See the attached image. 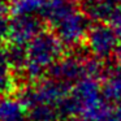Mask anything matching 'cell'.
<instances>
[{"instance_id":"1","label":"cell","mask_w":121,"mask_h":121,"mask_svg":"<svg viewBox=\"0 0 121 121\" xmlns=\"http://www.w3.org/2000/svg\"><path fill=\"white\" fill-rule=\"evenodd\" d=\"M63 43L55 33L44 31L37 35L27 44V64L24 74L30 81H40L44 73L60 60L63 53Z\"/></svg>"},{"instance_id":"2","label":"cell","mask_w":121,"mask_h":121,"mask_svg":"<svg viewBox=\"0 0 121 121\" xmlns=\"http://www.w3.org/2000/svg\"><path fill=\"white\" fill-rule=\"evenodd\" d=\"M90 21L87 14L78 8L77 11L69 13L63 20L53 25V33L60 39L65 47H77L86 39L87 33L90 30Z\"/></svg>"},{"instance_id":"3","label":"cell","mask_w":121,"mask_h":121,"mask_svg":"<svg viewBox=\"0 0 121 121\" xmlns=\"http://www.w3.org/2000/svg\"><path fill=\"white\" fill-rule=\"evenodd\" d=\"M120 42L117 31L105 22H98L90 27L86 37L87 50L100 60H108L115 55Z\"/></svg>"},{"instance_id":"4","label":"cell","mask_w":121,"mask_h":121,"mask_svg":"<svg viewBox=\"0 0 121 121\" xmlns=\"http://www.w3.org/2000/svg\"><path fill=\"white\" fill-rule=\"evenodd\" d=\"M46 21L40 14L13 16L9 20V42L29 44L39 33L43 31Z\"/></svg>"},{"instance_id":"5","label":"cell","mask_w":121,"mask_h":121,"mask_svg":"<svg viewBox=\"0 0 121 121\" xmlns=\"http://www.w3.org/2000/svg\"><path fill=\"white\" fill-rule=\"evenodd\" d=\"M86 57V55H72L60 59L50 68L48 76L51 78L74 86L83 78H87L86 65H85Z\"/></svg>"},{"instance_id":"6","label":"cell","mask_w":121,"mask_h":121,"mask_svg":"<svg viewBox=\"0 0 121 121\" xmlns=\"http://www.w3.org/2000/svg\"><path fill=\"white\" fill-rule=\"evenodd\" d=\"M78 9L77 0H46L40 16L51 26L56 25L69 13Z\"/></svg>"},{"instance_id":"7","label":"cell","mask_w":121,"mask_h":121,"mask_svg":"<svg viewBox=\"0 0 121 121\" xmlns=\"http://www.w3.org/2000/svg\"><path fill=\"white\" fill-rule=\"evenodd\" d=\"M79 5L91 21L105 22L118 7V0H81Z\"/></svg>"},{"instance_id":"8","label":"cell","mask_w":121,"mask_h":121,"mask_svg":"<svg viewBox=\"0 0 121 121\" xmlns=\"http://www.w3.org/2000/svg\"><path fill=\"white\" fill-rule=\"evenodd\" d=\"M0 121H29L27 109L20 98L0 96Z\"/></svg>"},{"instance_id":"9","label":"cell","mask_w":121,"mask_h":121,"mask_svg":"<svg viewBox=\"0 0 121 121\" xmlns=\"http://www.w3.org/2000/svg\"><path fill=\"white\" fill-rule=\"evenodd\" d=\"M7 57L12 69L17 72H24L27 64V44L12 43L5 48Z\"/></svg>"},{"instance_id":"10","label":"cell","mask_w":121,"mask_h":121,"mask_svg":"<svg viewBox=\"0 0 121 121\" xmlns=\"http://www.w3.org/2000/svg\"><path fill=\"white\" fill-rule=\"evenodd\" d=\"M29 121H63L59 108L51 104H37L27 109Z\"/></svg>"},{"instance_id":"11","label":"cell","mask_w":121,"mask_h":121,"mask_svg":"<svg viewBox=\"0 0 121 121\" xmlns=\"http://www.w3.org/2000/svg\"><path fill=\"white\" fill-rule=\"evenodd\" d=\"M46 0H12L9 11L13 16L40 14Z\"/></svg>"},{"instance_id":"12","label":"cell","mask_w":121,"mask_h":121,"mask_svg":"<svg viewBox=\"0 0 121 121\" xmlns=\"http://www.w3.org/2000/svg\"><path fill=\"white\" fill-rule=\"evenodd\" d=\"M11 65L7 57L5 48L0 46V96L7 95L13 89V78L11 74Z\"/></svg>"},{"instance_id":"13","label":"cell","mask_w":121,"mask_h":121,"mask_svg":"<svg viewBox=\"0 0 121 121\" xmlns=\"http://www.w3.org/2000/svg\"><path fill=\"white\" fill-rule=\"evenodd\" d=\"M108 22H109L111 26L117 31L118 37L121 38V5H118L117 8H116V11L113 12V14L111 16V18Z\"/></svg>"},{"instance_id":"14","label":"cell","mask_w":121,"mask_h":121,"mask_svg":"<svg viewBox=\"0 0 121 121\" xmlns=\"http://www.w3.org/2000/svg\"><path fill=\"white\" fill-rule=\"evenodd\" d=\"M9 37V20L7 17L0 18V42Z\"/></svg>"},{"instance_id":"15","label":"cell","mask_w":121,"mask_h":121,"mask_svg":"<svg viewBox=\"0 0 121 121\" xmlns=\"http://www.w3.org/2000/svg\"><path fill=\"white\" fill-rule=\"evenodd\" d=\"M9 8L7 7V4L4 3V0H0V18L3 17H7V13H8Z\"/></svg>"},{"instance_id":"16","label":"cell","mask_w":121,"mask_h":121,"mask_svg":"<svg viewBox=\"0 0 121 121\" xmlns=\"http://www.w3.org/2000/svg\"><path fill=\"white\" fill-rule=\"evenodd\" d=\"M115 56H116L118 63H121V38H120V42H118V44H117V48H116Z\"/></svg>"},{"instance_id":"17","label":"cell","mask_w":121,"mask_h":121,"mask_svg":"<svg viewBox=\"0 0 121 121\" xmlns=\"http://www.w3.org/2000/svg\"><path fill=\"white\" fill-rule=\"evenodd\" d=\"M65 121H89V120H87V118H85V117H82V116H73V117L66 118Z\"/></svg>"},{"instance_id":"18","label":"cell","mask_w":121,"mask_h":121,"mask_svg":"<svg viewBox=\"0 0 121 121\" xmlns=\"http://www.w3.org/2000/svg\"><path fill=\"white\" fill-rule=\"evenodd\" d=\"M115 116L118 118V121H121V105H118V108L115 111Z\"/></svg>"},{"instance_id":"19","label":"cell","mask_w":121,"mask_h":121,"mask_svg":"<svg viewBox=\"0 0 121 121\" xmlns=\"http://www.w3.org/2000/svg\"><path fill=\"white\" fill-rule=\"evenodd\" d=\"M118 3H121V0H118Z\"/></svg>"}]
</instances>
